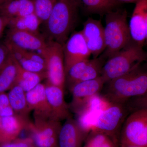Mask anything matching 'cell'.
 Returning a JSON list of instances; mask_svg holds the SVG:
<instances>
[{"instance_id":"obj_20","label":"cell","mask_w":147,"mask_h":147,"mask_svg":"<svg viewBox=\"0 0 147 147\" xmlns=\"http://www.w3.org/2000/svg\"><path fill=\"white\" fill-rule=\"evenodd\" d=\"M9 104L15 115L30 120L29 117L31 110L27 102L26 92L18 86L11 88L7 94Z\"/></svg>"},{"instance_id":"obj_34","label":"cell","mask_w":147,"mask_h":147,"mask_svg":"<svg viewBox=\"0 0 147 147\" xmlns=\"http://www.w3.org/2000/svg\"><path fill=\"white\" fill-rule=\"evenodd\" d=\"M136 147V146H130V147Z\"/></svg>"},{"instance_id":"obj_2","label":"cell","mask_w":147,"mask_h":147,"mask_svg":"<svg viewBox=\"0 0 147 147\" xmlns=\"http://www.w3.org/2000/svg\"><path fill=\"white\" fill-rule=\"evenodd\" d=\"M100 96L110 103H122L147 93V72L141 65L105 83Z\"/></svg>"},{"instance_id":"obj_29","label":"cell","mask_w":147,"mask_h":147,"mask_svg":"<svg viewBox=\"0 0 147 147\" xmlns=\"http://www.w3.org/2000/svg\"><path fill=\"white\" fill-rule=\"evenodd\" d=\"M0 147H36L30 137L17 138L11 142L0 144Z\"/></svg>"},{"instance_id":"obj_19","label":"cell","mask_w":147,"mask_h":147,"mask_svg":"<svg viewBox=\"0 0 147 147\" xmlns=\"http://www.w3.org/2000/svg\"><path fill=\"white\" fill-rule=\"evenodd\" d=\"M34 13L33 0H9L0 7V16L10 19Z\"/></svg>"},{"instance_id":"obj_9","label":"cell","mask_w":147,"mask_h":147,"mask_svg":"<svg viewBox=\"0 0 147 147\" xmlns=\"http://www.w3.org/2000/svg\"><path fill=\"white\" fill-rule=\"evenodd\" d=\"M105 84L100 76L74 85L69 88L72 96V101L69 105L70 110L77 115L83 113L91 98L100 93Z\"/></svg>"},{"instance_id":"obj_11","label":"cell","mask_w":147,"mask_h":147,"mask_svg":"<svg viewBox=\"0 0 147 147\" xmlns=\"http://www.w3.org/2000/svg\"><path fill=\"white\" fill-rule=\"evenodd\" d=\"M62 46L65 73L74 65L89 59L91 55L82 31L71 34Z\"/></svg>"},{"instance_id":"obj_31","label":"cell","mask_w":147,"mask_h":147,"mask_svg":"<svg viewBox=\"0 0 147 147\" xmlns=\"http://www.w3.org/2000/svg\"><path fill=\"white\" fill-rule=\"evenodd\" d=\"M11 19L5 16H0V38L2 35L5 29L8 26Z\"/></svg>"},{"instance_id":"obj_25","label":"cell","mask_w":147,"mask_h":147,"mask_svg":"<svg viewBox=\"0 0 147 147\" xmlns=\"http://www.w3.org/2000/svg\"><path fill=\"white\" fill-rule=\"evenodd\" d=\"M82 147H117L110 137L104 133L91 130Z\"/></svg>"},{"instance_id":"obj_13","label":"cell","mask_w":147,"mask_h":147,"mask_svg":"<svg viewBox=\"0 0 147 147\" xmlns=\"http://www.w3.org/2000/svg\"><path fill=\"white\" fill-rule=\"evenodd\" d=\"M128 26L132 41L143 47L147 40V0L136 3Z\"/></svg>"},{"instance_id":"obj_5","label":"cell","mask_w":147,"mask_h":147,"mask_svg":"<svg viewBox=\"0 0 147 147\" xmlns=\"http://www.w3.org/2000/svg\"><path fill=\"white\" fill-rule=\"evenodd\" d=\"M143 47L133 41L106 61L101 77L105 83L128 73L147 60Z\"/></svg>"},{"instance_id":"obj_33","label":"cell","mask_w":147,"mask_h":147,"mask_svg":"<svg viewBox=\"0 0 147 147\" xmlns=\"http://www.w3.org/2000/svg\"><path fill=\"white\" fill-rule=\"evenodd\" d=\"M9 0H0V7Z\"/></svg>"},{"instance_id":"obj_12","label":"cell","mask_w":147,"mask_h":147,"mask_svg":"<svg viewBox=\"0 0 147 147\" xmlns=\"http://www.w3.org/2000/svg\"><path fill=\"white\" fill-rule=\"evenodd\" d=\"M82 32L93 58L99 57L105 49L104 28L100 20L89 18L84 22Z\"/></svg>"},{"instance_id":"obj_8","label":"cell","mask_w":147,"mask_h":147,"mask_svg":"<svg viewBox=\"0 0 147 147\" xmlns=\"http://www.w3.org/2000/svg\"><path fill=\"white\" fill-rule=\"evenodd\" d=\"M62 125L61 121L51 119H35L30 122L27 129L36 147H59V136Z\"/></svg>"},{"instance_id":"obj_27","label":"cell","mask_w":147,"mask_h":147,"mask_svg":"<svg viewBox=\"0 0 147 147\" xmlns=\"http://www.w3.org/2000/svg\"><path fill=\"white\" fill-rule=\"evenodd\" d=\"M16 60L22 68L27 71L34 73L46 72L45 65L24 58H19Z\"/></svg>"},{"instance_id":"obj_14","label":"cell","mask_w":147,"mask_h":147,"mask_svg":"<svg viewBox=\"0 0 147 147\" xmlns=\"http://www.w3.org/2000/svg\"><path fill=\"white\" fill-rule=\"evenodd\" d=\"M5 41L21 49L37 52L42 50L47 45V40L40 33L12 28H9L7 31Z\"/></svg>"},{"instance_id":"obj_21","label":"cell","mask_w":147,"mask_h":147,"mask_svg":"<svg viewBox=\"0 0 147 147\" xmlns=\"http://www.w3.org/2000/svg\"><path fill=\"white\" fill-rule=\"evenodd\" d=\"M17 73V62L11 54L0 69V93L5 92L15 86Z\"/></svg>"},{"instance_id":"obj_23","label":"cell","mask_w":147,"mask_h":147,"mask_svg":"<svg viewBox=\"0 0 147 147\" xmlns=\"http://www.w3.org/2000/svg\"><path fill=\"white\" fill-rule=\"evenodd\" d=\"M80 7H84L88 12L102 16L114 10L119 5L116 0H78Z\"/></svg>"},{"instance_id":"obj_7","label":"cell","mask_w":147,"mask_h":147,"mask_svg":"<svg viewBox=\"0 0 147 147\" xmlns=\"http://www.w3.org/2000/svg\"><path fill=\"white\" fill-rule=\"evenodd\" d=\"M38 53L45 59L46 82L64 90L65 73L62 45L55 41L47 40L45 48Z\"/></svg>"},{"instance_id":"obj_30","label":"cell","mask_w":147,"mask_h":147,"mask_svg":"<svg viewBox=\"0 0 147 147\" xmlns=\"http://www.w3.org/2000/svg\"><path fill=\"white\" fill-rule=\"evenodd\" d=\"M11 53L4 42H0V69L8 60Z\"/></svg>"},{"instance_id":"obj_1","label":"cell","mask_w":147,"mask_h":147,"mask_svg":"<svg viewBox=\"0 0 147 147\" xmlns=\"http://www.w3.org/2000/svg\"><path fill=\"white\" fill-rule=\"evenodd\" d=\"M79 7L78 0H57L43 24V36L46 40L55 41L63 46L76 26Z\"/></svg>"},{"instance_id":"obj_15","label":"cell","mask_w":147,"mask_h":147,"mask_svg":"<svg viewBox=\"0 0 147 147\" xmlns=\"http://www.w3.org/2000/svg\"><path fill=\"white\" fill-rule=\"evenodd\" d=\"M90 131L72 117L62 125L59 136V147H82Z\"/></svg>"},{"instance_id":"obj_28","label":"cell","mask_w":147,"mask_h":147,"mask_svg":"<svg viewBox=\"0 0 147 147\" xmlns=\"http://www.w3.org/2000/svg\"><path fill=\"white\" fill-rule=\"evenodd\" d=\"M15 115L11 107L7 94L0 93V117H8Z\"/></svg>"},{"instance_id":"obj_10","label":"cell","mask_w":147,"mask_h":147,"mask_svg":"<svg viewBox=\"0 0 147 147\" xmlns=\"http://www.w3.org/2000/svg\"><path fill=\"white\" fill-rule=\"evenodd\" d=\"M105 61V59L100 56L74 65L65 73V84H67L70 88L78 83L99 77Z\"/></svg>"},{"instance_id":"obj_6","label":"cell","mask_w":147,"mask_h":147,"mask_svg":"<svg viewBox=\"0 0 147 147\" xmlns=\"http://www.w3.org/2000/svg\"><path fill=\"white\" fill-rule=\"evenodd\" d=\"M119 145L121 147H147V108L133 112L126 118Z\"/></svg>"},{"instance_id":"obj_4","label":"cell","mask_w":147,"mask_h":147,"mask_svg":"<svg viewBox=\"0 0 147 147\" xmlns=\"http://www.w3.org/2000/svg\"><path fill=\"white\" fill-rule=\"evenodd\" d=\"M125 9H117L105 14V49L100 55L105 61L132 41Z\"/></svg>"},{"instance_id":"obj_22","label":"cell","mask_w":147,"mask_h":147,"mask_svg":"<svg viewBox=\"0 0 147 147\" xmlns=\"http://www.w3.org/2000/svg\"><path fill=\"white\" fill-rule=\"evenodd\" d=\"M17 62L18 73L15 86L21 87L24 91L31 90L44 79H47V73H34L22 68Z\"/></svg>"},{"instance_id":"obj_16","label":"cell","mask_w":147,"mask_h":147,"mask_svg":"<svg viewBox=\"0 0 147 147\" xmlns=\"http://www.w3.org/2000/svg\"><path fill=\"white\" fill-rule=\"evenodd\" d=\"M26 96L29 108L33 111L34 119H53L46 96L45 84L40 83L26 92Z\"/></svg>"},{"instance_id":"obj_18","label":"cell","mask_w":147,"mask_h":147,"mask_svg":"<svg viewBox=\"0 0 147 147\" xmlns=\"http://www.w3.org/2000/svg\"><path fill=\"white\" fill-rule=\"evenodd\" d=\"M30 121L16 115L0 117V144L13 141L27 129Z\"/></svg>"},{"instance_id":"obj_17","label":"cell","mask_w":147,"mask_h":147,"mask_svg":"<svg viewBox=\"0 0 147 147\" xmlns=\"http://www.w3.org/2000/svg\"><path fill=\"white\" fill-rule=\"evenodd\" d=\"M45 85L46 96L53 119L61 121L71 117L69 105L65 100L64 90L47 82Z\"/></svg>"},{"instance_id":"obj_24","label":"cell","mask_w":147,"mask_h":147,"mask_svg":"<svg viewBox=\"0 0 147 147\" xmlns=\"http://www.w3.org/2000/svg\"><path fill=\"white\" fill-rule=\"evenodd\" d=\"M41 22L34 13L26 16L11 19L9 28L39 33Z\"/></svg>"},{"instance_id":"obj_32","label":"cell","mask_w":147,"mask_h":147,"mask_svg":"<svg viewBox=\"0 0 147 147\" xmlns=\"http://www.w3.org/2000/svg\"><path fill=\"white\" fill-rule=\"evenodd\" d=\"M118 2H124L128 3H136L139 0H116Z\"/></svg>"},{"instance_id":"obj_3","label":"cell","mask_w":147,"mask_h":147,"mask_svg":"<svg viewBox=\"0 0 147 147\" xmlns=\"http://www.w3.org/2000/svg\"><path fill=\"white\" fill-rule=\"evenodd\" d=\"M139 110L134 98L124 103L110 104L99 113L91 130L106 134L117 146L121 129L125 119L131 113Z\"/></svg>"},{"instance_id":"obj_26","label":"cell","mask_w":147,"mask_h":147,"mask_svg":"<svg viewBox=\"0 0 147 147\" xmlns=\"http://www.w3.org/2000/svg\"><path fill=\"white\" fill-rule=\"evenodd\" d=\"M57 0H33L34 13L41 24L47 21Z\"/></svg>"}]
</instances>
